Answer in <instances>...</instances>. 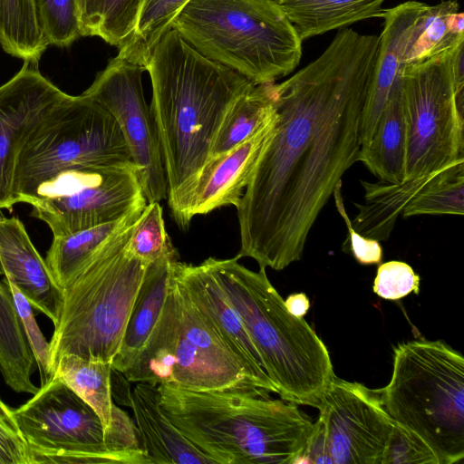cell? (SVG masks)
<instances>
[{"mask_svg": "<svg viewBox=\"0 0 464 464\" xmlns=\"http://www.w3.org/2000/svg\"><path fill=\"white\" fill-rule=\"evenodd\" d=\"M131 161L116 120L90 97L67 94L22 141L14 201L24 202L40 183L70 167Z\"/></svg>", "mask_w": 464, "mask_h": 464, "instance_id": "cell-9", "label": "cell"}, {"mask_svg": "<svg viewBox=\"0 0 464 464\" xmlns=\"http://www.w3.org/2000/svg\"><path fill=\"white\" fill-rule=\"evenodd\" d=\"M457 46L405 63L402 69L404 180L425 177L464 161V92L457 93L452 69Z\"/></svg>", "mask_w": 464, "mask_h": 464, "instance_id": "cell-10", "label": "cell"}, {"mask_svg": "<svg viewBox=\"0 0 464 464\" xmlns=\"http://www.w3.org/2000/svg\"><path fill=\"white\" fill-rule=\"evenodd\" d=\"M439 464L430 447L394 420L382 464Z\"/></svg>", "mask_w": 464, "mask_h": 464, "instance_id": "cell-36", "label": "cell"}, {"mask_svg": "<svg viewBox=\"0 0 464 464\" xmlns=\"http://www.w3.org/2000/svg\"><path fill=\"white\" fill-rule=\"evenodd\" d=\"M24 203L58 237L115 221L147 200L131 161L70 167L40 183Z\"/></svg>", "mask_w": 464, "mask_h": 464, "instance_id": "cell-11", "label": "cell"}, {"mask_svg": "<svg viewBox=\"0 0 464 464\" xmlns=\"http://www.w3.org/2000/svg\"><path fill=\"white\" fill-rule=\"evenodd\" d=\"M145 71L151 80L150 110L163 158L168 204L179 225L188 190L210 158L227 110L256 84L202 55L172 28L152 48Z\"/></svg>", "mask_w": 464, "mask_h": 464, "instance_id": "cell-2", "label": "cell"}, {"mask_svg": "<svg viewBox=\"0 0 464 464\" xmlns=\"http://www.w3.org/2000/svg\"><path fill=\"white\" fill-rule=\"evenodd\" d=\"M111 371L110 362L65 354L57 361L53 373L95 411L104 427L105 437L118 407L112 401Z\"/></svg>", "mask_w": 464, "mask_h": 464, "instance_id": "cell-26", "label": "cell"}, {"mask_svg": "<svg viewBox=\"0 0 464 464\" xmlns=\"http://www.w3.org/2000/svg\"><path fill=\"white\" fill-rule=\"evenodd\" d=\"M67 93L44 77L34 63L0 86V209H13L14 172L25 136Z\"/></svg>", "mask_w": 464, "mask_h": 464, "instance_id": "cell-15", "label": "cell"}, {"mask_svg": "<svg viewBox=\"0 0 464 464\" xmlns=\"http://www.w3.org/2000/svg\"><path fill=\"white\" fill-rule=\"evenodd\" d=\"M405 146L406 129L400 82L382 111L370 143L360 148L357 161L381 181L401 182L404 180Z\"/></svg>", "mask_w": 464, "mask_h": 464, "instance_id": "cell-23", "label": "cell"}, {"mask_svg": "<svg viewBox=\"0 0 464 464\" xmlns=\"http://www.w3.org/2000/svg\"><path fill=\"white\" fill-rule=\"evenodd\" d=\"M276 111L269 121L242 143L208 159L187 195L179 227L187 228L198 215L225 206L237 207L259 154L271 135Z\"/></svg>", "mask_w": 464, "mask_h": 464, "instance_id": "cell-17", "label": "cell"}, {"mask_svg": "<svg viewBox=\"0 0 464 464\" xmlns=\"http://www.w3.org/2000/svg\"><path fill=\"white\" fill-rule=\"evenodd\" d=\"M171 28L255 84L288 75L302 56L303 41L276 0H189Z\"/></svg>", "mask_w": 464, "mask_h": 464, "instance_id": "cell-5", "label": "cell"}, {"mask_svg": "<svg viewBox=\"0 0 464 464\" xmlns=\"http://www.w3.org/2000/svg\"><path fill=\"white\" fill-rule=\"evenodd\" d=\"M464 43V14L456 1L427 5L420 34L406 56V63L419 62Z\"/></svg>", "mask_w": 464, "mask_h": 464, "instance_id": "cell-30", "label": "cell"}, {"mask_svg": "<svg viewBox=\"0 0 464 464\" xmlns=\"http://www.w3.org/2000/svg\"><path fill=\"white\" fill-rule=\"evenodd\" d=\"M428 5L407 1L383 9L384 26L368 95L362 115L361 147L368 145L390 96L400 84L406 56L420 32V20Z\"/></svg>", "mask_w": 464, "mask_h": 464, "instance_id": "cell-16", "label": "cell"}, {"mask_svg": "<svg viewBox=\"0 0 464 464\" xmlns=\"http://www.w3.org/2000/svg\"><path fill=\"white\" fill-rule=\"evenodd\" d=\"M302 41L380 17L386 0H276Z\"/></svg>", "mask_w": 464, "mask_h": 464, "instance_id": "cell-25", "label": "cell"}, {"mask_svg": "<svg viewBox=\"0 0 464 464\" xmlns=\"http://www.w3.org/2000/svg\"><path fill=\"white\" fill-rule=\"evenodd\" d=\"M4 277L10 288L16 313L37 364L41 385L44 384L53 376L51 371L50 342H47L42 334L32 311L33 306L28 299L12 278L7 276H4Z\"/></svg>", "mask_w": 464, "mask_h": 464, "instance_id": "cell-35", "label": "cell"}, {"mask_svg": "<svg viewBox=\"0 0 464 464\" xmlns=\"http://www.w3.org/2000/svg\"><path fill=\"white\" fill-rule=\"evenodd\" d=\"M145 206L132 209L115 221L53 237L44 260L55 283L62 288L91 257L130 228Z\"/></svg>", "mask_w": 464, "mask_h": 464, "instance_id": "cell-24", "label": "cell"}, {"mask_svg": "<svg viewBox=\"0 0 464 464\" xmlns=\"http://www.w3.org/2000/svg\"><path fill=\"white\" fill-rule=\"evenodd\" d=\"M124 248L129 255L149 266L164 260H178L159 201L146 204L130 229Z\"/></svg>", "mask_w": 464, "mask_h": 464, "instance_id": "cell-32", "label": "cell"}, {"mask_svg": "<svg viewBox=\"0 0 464 464\" xmlns=\"http://www.w3.org/2000/svg\"><path fill=\"white\" fill-rule=\"evenodd\" d=\"M315 408L307 441L314 455L332 464H382L394 420L378 390L335 375Z\"/></svg>", "mask_w": 464, "mask_h": 464, "instance_id": "cell-13", "label": "cell"}, {"mask_svg": "<svg viewBox=\"0 0 464 464\" xmlns=\"http://www.w3.org/2000/svg\"><path fill=\"white\" fill-rule=\"evenodd\" d=\"M464 214V163L454 171L421 190L405 207L401 215L410 218L419 215Z\"/></svg>", "mask_w": 464, "mask_h": 464, "instance_id": "cell-33", "label": "cell"}, {"mask_svg": "<svg viewBox=\"0 0 464 464\" xmlns=\"http://www.w3.org/2000/svg\"><path fill=\"white\" fill-rule=\"evenodd\" d=\"M5 405H6V404H5V403L2 401V400L0 399V406H5Z\"/></svg>", "mask_w": 464, "mask_h": 464, "instance_id": "cell-41", "label": "cell"}, {"mask_svg": "<svg viewBox=\"0 0 464 464\" xmlns=\"http://www.w3.org/2000/svg\"><path fill=\"white\" fill-rule=\"evenodd\" d=\"M158 389L169 420L215 464H296L313 430L297 404L259 389Z\"/></svg>", "mask_w": 464, "mask_h": 464, "instance_id": "cell-3", "label": "cell"}, {"mask_svg": "<svg viewBox=\"0 0 464 464\" xmlns=\"http://www.w3.org/2000/svg\"><path fill=\"white\" fill-rule=\"evenodd\" d=\"M282 400L317 405L335 376L329 352L303 318L293 315L266 269L253 271L238 260L209 257Z\"/></svg>", "mask_w": 464, "mask_h": 464, "instance_id": "cell-4", "label": "cell"}, {"mask_svg": "<svg viewBox=\"0 0 464 464\" xmlns=\"http://www.w3.org/2000/svg\"><path fill=\"white\" fill-rule=\"evenodd\" d=\"M379 45L380 35L339 30L315 60L274 82L273 130L237 207L239 258L276 271L302 259L318 216L357 162Z\"/></svg>", "mask_w": 464, "mask_h": 464, "instance_id": "cell-1", "label": "cell"}, {"mask_svg": "<svg viewBox=\"0 0 464 464\" xmlns=\"http://www.w3.org/2000/svg\"><path fill=\"white\" fill-rule=\"evenodd\" d=\"M144 71L116 56L82 94L97 102L116 120L149 203L165 198L168 188L156 123L144 96Z\"/></svg>", "mask_w": 464, "mask_h": 464, "instance_id": "cell-14", "label": "cell"}, {"mask_svg": "<svg viewBox=\"0 0 464 464\" xmlns=\"http://www.w3.org/2000/svg\"><path fill=\"white\" fill-rule=\"evenodd\" d=\"M285 304L287 310L298 318H303L310 307L309 300L304 293L292 294L288 295Z\"/></svg>", "mask_w": 464, "mask_h": 464, "instance_id": "cell-40", "label": "cell"}, {"mask_svg": "<svg viewBox=\"0 0 464 464\" xmlns=\"http://www.w3.org/2000/svg\"><path fill=\"white\" fill-rule=\"evenodd\" d=\"M383 407L420 437L439 464L464 458V358L443 341L413 340L393 349L392 374L379 389Z\"/></svg>", "mask_w": 464, "mask_h": 464, "instance_id": "cell-7", "label": "cell"}, {"mask_svg": "<svg viewBox=\"0 0 464 464\" xmlns=\"http://www.w3.org/2000/svg\"><path fill=\"white\" fill-rule=\"evenodd\" d=\"M82 36L121 47L130 38L141 0H76Z\"/></svg>", "mask_w": 464, "mask_h": 464, "instance_id": "cell-29", "label": "cell"}, {"mask_svg": "<svg viewBox=\"0 0 464 464\" xmlns=\"http://www.w3.org/2000/svg\"><path fill=\"white\" fill-rule=\"evenodd\" d=\"M123 375L129 382L171 383L195 392L253 388L266 392L170 271L160 315L143 350Z\"/></svg>", "mask_w": 464, "mask_h": 464, "instance_id": "cell-8", "label": "cell"}, {"mask_svg": "<svg viewBox=\"0 0 464 464\" xmlns=\"http://www.w3.org/2000/svg\"><path fill=\"white\" fill-rule=\"evenodd\" d=\"M132 226L62 286L61 311L50 341L53 375L65 354L110 363L115 357L149 266L125 251Z\"/></svg>", "mask_w": 464, "mask_h": 464, "instance_id": "cell-6", "label": "cell"}, {"mask_svg": "<svg viewBox=\"0 0 464 464\" xmlns=\"http://www.w3.org/2000/svg\"><path fill=\"white\" fill-rule=\"evenodd\" d=\"M172 261L175 260H164L148 266L121 345L111 362V367L122 374L143 350L160 315Z\"/></svg>", "mask_w": 464, "mask_h": 464, "instance_id": "cell-22", "label": "cell"}, {"mask_svg": "<svg viewBox=\"0 0 464 464\" xmlns=\"http://www.w3.org/2000/svg\"><path fill=\"white\" fill-rule=\"evenodd\" d=\"M34 4L48 45L68 47L82 37L76 0H34Z\"/></svg>", "mask_w": 464, "mask_h": 464, "instance_id": "cell-34", "label": "cell"}, {"mask_svg": "<svg viewBox=\"0 0 464 464\" xmlns=\"http://www.w3.org/2000/svg\"><path fill=\"white\" fill-rule=\"evenodd\" d=\"M449 166L428 176L398 183L379 180H361L364 202L356 203L358 213L352 221L353 227L363 237L385 241L405 207L421 190L454 171L460 164Z\"/></svg>", "mask_w": 464, "mask_h": 464, "instance_id": "cell-21", "label": "cell"}, {"mask_svg": "<svg viewBox=\"0 0 464 464\" xmlns=\"http://www.w3.org/2000/svg\"><path fill=\"white\" fill-rule=\"evenodd\" d=\"M157 385L138 382L131 392L135 424L149 464H215L169 420Z\"/></svg>", "mask_w": 464, "mask_h": 464, "instance_id": "cell-20", "label": "cell"}, {"mask_svg": "<svg viewBox=\"0 0 464 464\" xmlns=\"http://www.w3.org/2000/svg\"><path fill=\"white\" fill-rule=\"evenodd\" d=\"M273 84H256L232 103L216 134L210 157L234 149L271 120L275 113Z\"/></svg>", "mask_w": 464, "mask_h": 464, "instance_id": "cell-27", "label": "cell"}, {"mask_svg": "<svg viewBox=\"0 0 464 464\" xmlns=\"http://www.w3.org/2000/svg\"><path fill=\"white\" fill-rule=\"evenodd\" d=\"M169 271L263 388L269 393H276V389L268 378L239 315L225 293L209 257L199 265L172 261Z\"/></svg>", "mask_w": 464, "mask_h": 464, "instance_id": "cell-18", "label": "cell"}, {"mask_svg": "<svg viewBox=\"0 0 464 464\" xmlns=\"http://www.w3.org/2000/svg\"><path fill=\"white\" fill-rule=\"evenodd\" d=\"M0 276L12 278L32 306L56 324L62 306V289L24 224L17 218H5L1 209Z\"/></svg>", "mask_w": 464, "mask_h": 464, "instance_id": "cell-19", "label": "cell"}, {"mask_svg": "<svg viewBox=\"0 0 464 464\" xmlns=\"http://www.w3.org/2000/svg\"><path fill=\"white\" fill-rule=\"evenodd\" d=\"M0 46L8 54L36 64L48 47L34 0H0Z\"/></svg>", "mask_w": 464, "mask_h": 464, "instance_id": "cell-28", "label": "cell"}, {"mask_svg": "<svg viewBox=\"0 0 464 464\" xmlns=\"http://www.w3.org/2000/svg\"><path fill=\"white\" fill-rule=\"evenodd\" d=\"M334 199L340 216L344 220L348 234L342 249L350 253L361 265H378L382 259V248L376 239L366 237L359 234L352 225L348 217L342 194V181L338 182L334 189Z\"/></svg>", "mask_w": 464, "mask_h": 464, "instance_id": "cell-38", "label": "cell"}, {"mask_svg": "<svg viewBox=\"0 0 464 464\" xmlns=\"http://www.w3.org/2000/svg\"><path fill=\"white\" fill-rule=\"evenodd\" d=\"M420 278L412 267L401 261H388L379 266L373 292L386 300H399L411 293H420Z\"/></svg>", "mask_w": 464, "mask_h": 464, "instance_id": "cell-37", "label": "cell"}, {"mask_svg": "<svg viewBox=\"0 0 464 464\" xmlns=\"http://www.w3.org/2000/svg\"><path fill=\"white\" fill-rule=\"evenodd\" d=\"M189 0H141L135 29L117 56L144 68L158 41Z\"/></svg>", "mask_w": 464, "mask_h": 464, "instance_id": "cell-31", "label": "cell"}, {"mask_svg": "<svg viewBox=\"0 0 464 464\" xmlns=\"http://www.w3.org/2000/svg\"><path fill=\"white\" fill-rule=\"evenodd\" d=\"M13 417L34 464H123L95 411L54 375Z\"/></svg>", "mask_w": 464, "mask_h": 464, "instance_id": "cell-12", "label": "cell"}, {"mask_svg": "<svg viewBox=\"0 0 464 464\" xmlns=\"http://www.w3.org/2000/svg\"><path fill=\"white\" fill-rule=\"evenodd\" d=\"M0 464H34L30 447L7 405L0 406Z\"/></svg>", "mask_w": 464, "mask_h": 464, "instance_id": "cell-39", "label": "cell"}]
</instances>
